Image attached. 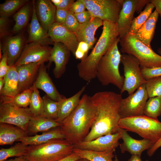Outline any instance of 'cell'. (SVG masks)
I'll return each instance as SVG.
<instances>
[{"label":"cell","mask_w":161,"mask_h":161,"mask_svg":"<svg viewBox=\"0 0 161 161\" xmlns=\"http://www.w3.org/2000/svg\"><path fill=\"white\" fill-rule=\"evenodd\" d=\"M127 161H148V160L143 161L141 158V156L137 155H132Z\"/></svg>","instance_id":"obj_53"},{"label":"cell","mask_w":161,"mask_h":161,"mask_svg":"<svg viewBox=\"0 0 161 161\" xmlns=\"http://www.w3.org/2000/svg\"><path fill=\"white\" fill-rule=\"evenodd\" d=\"M154 8L153 5L150 2L147 4L144 10L138 16L134 18L128 33L136 34L148 20Z\"/></svg>","instance_id":"obj_32"},{"label":"cell","mask_w":161,"mask_h":161,"mask_svg":"<svg viewBox=\"0 0 161 161\" xmlns=\"http://www.w3.org/2000/svg\"><path fill=\"white\" fill-rule=\"evenodd\" d=\"M0 123L12 124L27 131L28 123L34 116L29 108L17 106L9 97L0 96Z\"/></svg>","instance_id":"obj_8"},{"label":"cell","mask_w":161,"mask_h":161,"mask_svg":"<svg viewBox=\"0 0 161 161\" xmlns=\"http://www.w3.org/2000/svg\"><path fill=\"white\" fill-rule=\"evenodd\" d=\"M150 2V0H137L136 12L138 13H140L144 7Z\"/></svg>","instance_id":"obj_50"},{"label":"cell","mask_w":161,"mask_h":161,"mask_svg":"<svg viewBox=\"0 0 161 161\" xmlns=\"http://www.w3.org/2000/svg\"><path fill=\"white\" fill-rule=\"evenodd\" d=\"M27 0H7L0 4V16L8 17L28 1Z\"/></svg>","instance_id":"obj_35"},{"label":"cell","mask_w":161,"mask_h":161,"mask_svg":"<svg viewBox=\"0 0 161 161\" xmlns=\"http://www.w3.org/2000/svg\"><path fill=\"white\" fill-rule=\"evenodd\" d=\"M159 16L155 10L137 32L134 34L139 40L150 48H151V43L154 36Z\"/></svg>","instance_id":"obj_25"},{"label":"cell","mask_w":161,"mask_h":161,"mask_svg":"<svg viewBox=\"0 0 161 161\" xmlns=\"http://www.w3.org/2000/svg\"><path fill=\"white\" fill-rule=\"evenodd\" d=\"M69 10L56 9L55 22L62 24L65 21L69 13Z\"/></svg>","instance_id":"obj_45"},{"label":"cell","mask_w":161,"mask_h":161,"mask_svg":"<svg viewBox=\"0 0 161 161\" xmlns=\"http://www.w3.org/2000/svg\"><path fill=\"white\" fill-rule=\"evenodd\" d=\"M120 62L123 66L124 75L123 84L120 94L126 91L130 95L141 85L145 84L146 80L142 74L140 62L134 56L123 54L121 55Z\"/></svg>","instance_id":"obj_9"},{"label":"cell","mask_w":161,"mask_h":161,"mask_svg":"<svg viewBox=\"0 0 161 161\" xmlns=\"http://www.w3.org/2000/svg\"><path fill=\"white\" fill-rule=\"evenodd\" d=\"M32 14L28 29V41L30 43L35 42L48 45L54 44L47 32L39 22L36 14L35 1L33 0Z\"/></svg>","instance_id":"obj_21"},{"label":"cell","mask_w":161,"mask_h":161,"mask_svg":"<svg viewBox=\"0 0 161 161\" xmlns=\"http://www.w3.org/2000/svg\"><path fill=\"white\" fill-rule=\"evenodd\" d=\"M145 84L149 98L161 96V76L148 80Z\"/></svg>","instance_id":"obj_38"},{"label":"cell","mask_w":161,"mask_h":161,"mask_svg":"<svg viewBox=\"0 0 161 161\" xmlns=\"http://www.w3.org/2000/svg\"><path fill=\"white\" fill-rule=\"evenodd\" d=\"M2 44V51L6 52L7 62L10 66L14 65L20 56L24 48L25 38L22 34L4 38Z\"/></svg>","instance_id":"obj_18"},{"label":"cell","mask_w":161,"mask_h":161,"mask_svg":"<svg viewBox=\"0 0 161 161\" xmlns=\"http://www.w3.org/2000/svg\"><path fill=\"white\" fill-rule=\"evenodd\" d=\"M29 109L34 116H43L44 100L34 85L29 105Z\"/></svg>","instance_id":"obj_36"},{"label":"cell","mask_w":161,"mask_h":161,"mask_svg":"<svg viewBox=\"0 0 161 161\" xmlns=\"http://www.w3.org/2000/svg\"><path fill=\"white\" fill-rule=\"evenodd\" d=\"M61 124L55 120L44 116H33L28 123L27 132L35 134L38 132H44L52 129L60 127Z\"/></svg>","instance_id":"obj_28"},{"label":"cell","mask_w":161,"mask_h":161,"mask_svg":"<svg viewBox=\"0 0 161 161\" xmlns=\"http://www.w3.org/2000/svg\"><path fill=\"white\" fill-rule=\"evenodd\" d=\"M28 136L27 132L15 126L0 123V145H11L20 139Z\"/></svg>","instance_id":"obj_24"},{"label":"cell","mask_w":161,"mask_h":161,"mask_svg":"<svg viewBox=\"0 0 161 161\" xmlns=\"http://www.w3.org/2000/svg\"><path fill=\"white\" fill-rule=\"evenodd\" d=\"M41 63H32L16 66L19 79V93L33 86Z\"/></svg>","instance_id":"obj_20"},{"label":"cell","mask_w":161,"mask_h":161,"mask_svg":"<svg viewBox=\"0 0 161 161\" xmlns=\"http://www.w3.org/2000/svg\"><path fill=\"white\" fill-rule=\"evenodd\" d=\"M119 43L121 52L134 56L139 61L141 68L161 67V56L139 40L134 34L128 33L120 38Z\"/></svg>","instance_id":"obj_6"},{"label":"cell","mask_w":161,"mask_h":161,"mask_svg":"<svg viewBox=\"0 0 161 161\" xmlns=\"http://www.w3.org/2000/svg\"><path fill=\"white\" fill-rule=\"evenodd\" d=\"M86 88V86H83L73 96L68 98L66 97L58 102V117L55 121L61 123L73 112L79 104L80 97Z\"/></svg>","instance_id":"obj_26"},{"label":"cell","mask_w":161,"mask_h":161,"mask_svg":"<svg viewBox=\"0 0 161 161\" xmlns=\"http://www.w3.org/2000/svg\"><path fill=\"white\" fill-rule=\"evenodd\" d=\"M4 161H28L27 159L24 156H22L15 158L14 159L7 160Z\"/></svg>","instance_id":"obj_54"},{"label":"cell","mask_w":161,"mask_h":161,"mask_svg":"<svg viewBox=\"0 0 161 161\" xmlns=\"http://www.w3.org/2000/svg\"><path fill=\"white\" fill-rule=\"evenodd\" d=\"M86 7L83 0H77L72 4L70 9L75 14L79 13L85 11Z\"/></svg>","instance_id":"obj_47"},{"label":"cell","mask_w":161,"mask_h":161,"mask_svg":"<svg viewBox=\"0 0 161 161\" xmlns=\"http://www.w3.org/2000/svg\"><path fill=\"white\" fill-rule=\"evenodd\" d=\"M92 18L116 23L123 0H83Z\"/></svg>","instance_id":"obj_10"},{"label":"cell","mask_w":161,"mask_h":161,"mask_svg":"<svg viewBox=\"0 0 161 161\" xmlns=\"http://www.w3.org/2000/svg\"><path fill=\"white\" fill-rule=\"evenodd\" d=\"M70 52L63 44L61 43H54L47 66L49 67L52 62L55 63V67L53 72L55 78H60L65 72Z\"/></svg>","instance_id":"obj_15"},{"label":"cell","mask_w":161,"mask_h":161,"mask_svg":"<svg viewBox=\"0 0 161 161\" xmlns=\"http://www.w3.org/2000/svg\"><path fill=\"white\" fill-rule=\"evenodd\" d=\"M73 145L65 139H55L28 146L24 156L28 161H57L73 152Z\"/></svg>","instance_id":"obj_5"},{"label":"cell","mask_w":161,"mask_h":161,"mask_svg":"<svg viewBox=\"0 0 161 161\" xmlns=\"http://www.w3.org/2000/svg\"><path fill=\"white\" fill-rule=\"evenodd\" d=\"M73 152L80 158H86L91 161H114L113 151H94L74 148Z\"/></svg>","instance_id":"obj_31"},{"label":"cell","mask_w":161,"mask_h":161,"mask_svg":"<svg viewBox=\"0 0 161 161\" xmlns=\"http://www.w3.org/2000/svg\"><path fill=\"white\" fill-rule=\"evenodd\" d=\"M35 7L38 20L48 32L49 27L55 22L56 8L49 0H37L35 1Z\"/></svg>","instance_id":"obj_22"},{"label":"cell","mask_w":161,"mask_h":161,"mask_svg":"<svg viewBox=\"0 0 161 161\" xmlns=\"http://www.w3.org/2000/svg\"><path fill=\"white\" fill-rule=\"evenodd\" d=\"M120 131L101 136L92 140L82 141L73 145L74 148L94 151H113L119 146Z\"/></svg>","instance_id":"obj_13"},{"label":"cell","mask_w":161,"mask_h":161,"mask_svg":"<svg viewBox=\"0 0 161 161\" xmlns=\"http://www.w3.org/2000/svg\"><path fill=\"white\" fill-rule=\"evenodd\" d=\"M145 84L126 98H122L119 111L121 118L144 115L145 106L148 98Z\"/></svg>","instance_id":"obj_11"},{"label":"cell","mask_w":161,"mask_h":161,"mask_svg":"<svg viewBox=\"0 0 161 161\" xmlns=\"http://www.w3.org/2000/svg\"><path fill=\"white\" fill-rule=\"evenodd\" d=\"M157 51L159 54L161 56V47L157 49Z\"/></svg>","instance_id":"obj_57"},{"label":"cell","mask_w":161,"mask_h":161,"mask_svg":"<svg viewBox=\"0 0 161 161\" xmlns=\"http://www.w3.org/2000/svg\"><path fill=\"white\" fill-rule=\"evenodd\" d=\"M52 48L48 45L38 42L26 44L14 65L18 66L30 63L49 61Z\"/></svg>","instance_id":"obj_12"},{"label":"cell","mask_w":161,"mask_h":161,"mask_svg":"<svg viewBox=\"0 0 161 161\" xmlns=\"http://www.w3.org/2000/svg\"><path fill=\"white\" fill-rule=\"evenodd\" d=\"M150 2L153 5L155 10L161 18V0H150Z\"/></svg>","instance_id":"obj_52"},{"label":"cell","mask_w":161,"mask_h":161,"mask_svg":"<svg viewBox=\"0 0 161 161\" xmlns=\"http://www.w3.org/2000/svg\"><path fill=\"white\" fill-rule=\"evenodd\" d=\"M144 115L158 119L161 115V96L149 98L145 105Z\"/></svg>","instance_id":"obj_34"},{"label":"cell","mask_w":161,"mask_h":161,"mask_svg":"<svg viewBox=\"0 0 161 161\" xmlns=\"http://www.w3.org/2000/svg\"><path fill=\"white\" fill-rule=\"evenodd\" d=\"M123 142L119 145L121 152L126 151L132 155H141L144 151L149 149L154 144L150 141L145 139L137 140L131 137L126 130L119 128Z\"/></svg>","instance_id":"obj_16"},{"label":"cell","mask_w":161,"mask_h":161,"mask_svg":"<svg viewBox=\"0 0 161 161\" xmlns=\"http://www.w3.org/2000/svg\"><path fill=\"white\" fill-rule=\"evenodd\" d=\"M80 158L79 156L73 152L69 155L57 161H76Z\"/></svg>","instance_id":"obj_51"},{"label":"cell","mask_w":161,"mask_h":161,"mask_svg":"<svg viewBox=\"0 0 161 161\" xmlns=\"http://www.w3.org/2000/svg\"><path fill=\"white\" fill-rule=\"evenodd\" d=\"M118 126L127 131L135 133L154 144L161 137V122L145 115L121 118Z\"/></svg>","instance_id":"obj_7"},{"label":"cell","mask_w":161,"mask_h":161,"mask_svg":"<svg viewBox=\"0 0 161 161\" xmlns=\"http://www.w3.org/2000/svg\"><path fill=\"white\" fill-rule=\"evenodd\" d=\"M77 49L81 52L86 58L87 56L88 52L90 49L87 43L84 41H81L79 42Z\"/></svg>","instance_id":"obj_48"},{"label":"cell","mask_w":161,"mask_h":161,"mask_svg":"<svg viewBox=\"0 0 161 161\" xmlns=\"http://www.w3.org/2000/svg\"><path fill=\"white\" fill-rule=\"evenodd\" d=\"M76 161H91V160L86 159L84 158H80Z\"/></svg>","instance_id":"obj_56"},{"label":"cell","mask_w":161,"mask_h":161,"mask_svg":"<svg viewBox=\"0 0 161 161\" xmlns=\"http://www.w3.org/2000/svg\"><path fill=\"white\" fill-rule=\"evenodd\" d=\"M101 34L90 54L77 65L78 74L89 82L96 78L98 63L119 37L117 23L103 21Z\"/></svg>","instance_id":"obj_3"},{"label":"cell","mask_w":161,"mask_h":161,"mask_svg":"<svg viewBox=\"0 0 161 161\" xmlns=\"http://www.w3.org/2000/svg\"><path fill=\"white\" fill-rule=\"evenodd\" d=\"M55 139H65L60 127L52 129L41 134H36L34 136H27L19 139L18 141L28 145H38L45 143Z\"/></svg>","instance_id":"obj_27"},{"label":"cell","mask_w":161,"mask_h":161,"mask_svg":"<svg viewBox=\"0 0 161 161\" xmlns=\"http://www.w3.org/2000/svg\"><path fill=\"white\" fill-rule=\"evenodd\" d=\"M114 161H119L117 157V156L116 155L115 156V159Z\"/></svg>","instance_id":"obj_58"},{"label":"cell","mask_w":161,"mask_h":161,"mask_svg":"<svg viewBox=\"0 0 161 161\" xmlns=\"http://www.w3.org/2000/svg\"><path fill=\"white\" fill-rule=\"evenodd\" d=\"M8 17L0 16V38L9 36L8 30Z\"/></svg>","instance_id":"obj_44"},{"label":"cell","mask_w":161,"mask_h":161,"mask_svg":"<svg viewBox=\"0 0 161 161\" xmlns=\"http://www.w3.org/2000/svg\"><path fill=\"white\" fill-rule=\"evenodd\" d=\"M161 147V137L151 148L148 150L147 151L148 155L150 157L152 156L157 150Z\"/></svg>","instance_id":"obj_49"},{"label":"cell","mask_w":161,"mask_h":161,"mask_svg":"<svg viewBox=\"0 0 161 161\" xmlns=\"http://www.w3.org/2000/svg\"><path fill=\"white\" fill-rule=\"evenodd\" d=\"M74 15L79 23L81 24L87 23L92 18L91 13L88 10L79 13H74Z\"/></svg>","instance_id":"obj_46"},{"label":"cell","mask_w":161,"mask_h":161,"mask_svg":"<svg viewBox=\"0 0 161 161\" xmlns=\"http://www.w3.org/2000/svg\"><path fill=\"white\" fill-rule=\"evenodd\" d=\"M48 33L54 43L63 44L74 55L79 42L74 33L62 25L55 22L49 27Z\"/></svg>","instance_id":"obj_14"},{"label":"cell","mask_w":161,"mask_h":161,"mask_svg":"<svg viewBox=\"0 0 161 161\" xmlns=\"http://www.w3.org/2000/svg\"><path fill=\"white\" fill-rule=\"evenodd\" d=\"M96 113L91 96L84 94L75 109L61 123L65 139L73 145L83 141L94 123Z\"/></svg>","instance_id":"obj_2"},{"label":"cell","mask_w":161,"mask_h":161,"mask_svg":"<svg viewBox=\"0 0 161 161\" xmlns=\"http://www.w3.org/2000/svg\"><path fill=\"white\" fill-rule=\"evenodd\" d=\"M2 51V55L0 61V78L5 76L10 67L7 64V53L4 51Z\"/></svg>","instance_id":"obj_42"},{"label":"cell","mask_w":161,"mask_h":161,"mask_svg":"<svg viewBox=\"0 0 161 161\" xmlns=\"http://www.w3.org/2000/svg\"><path fill=\"white\" fill-rule=\"evenodd\" d=\"M103 24V21L97 18H93L86 23L80 24L79 29L74 33L78 42L86 43L91 49L97 40L95 37V32Z\"/></svg>","instance_id":"obj_23"},{"label":"cell","mask_w":161,"mask_h":161,"mask_svg":"<svg viewBox=\"0 0 161 161\" xmlns=\"http://www.w3.org/2000/svg\"><path fill=\"white\" fill-rule=\"evenodd\" d=\"M31 10V5L27 3L14 14L13 18L15 24L12 30L13 32L17 33L26 26L29 20Z\"/></svg>","instance_id":"obj_30"},{"label":"cell","mask_w":161,"mask_h":161,"mask_svg":"<svg viewBox=\"0 0 161 161\" xmlns=\"http://www.w3.org/2000/svg\"><path fill=\"white\" fill-rule=\"evenodd\" d=\"M96 109L95 120L83 141L93 140L101 136L118 132L121 118L120 108L121 94L112 91L98 92L91 96Z\"/></svg>","instance_id":"obj_1"},{"label":"cell","mask_w":161,"mask_h":161,"mask_svg":"<svg viewBox=\"0 0 161 161\" xmlns=\"http://www.w3.org/2000/svg\"><path fill=\"white\" fill-rule=\"evenodd\" d=\"M19 94V79L16 67L10 66L5 76L4 86L0 91V96L13 98Z\"/></svg>","instance_id":"obj_29"},{"label":"cell","mask_w":161,"mask_h":161,"mask_svg":"<svg viewBox=\"0 0 161 161\" xmlns=\"http://www.w3.org/2000/svg\"><path fill=\"white\" fill-rule=\"evenodd\" d=\"M56 9L69 10L75 1L73 0H51Z\"/></svg>","instance_id":"obj_43"},{"label":"cell","mask_w":161,"mask_h":161,"mask_svg":"<svg viewBox=\"0 0 161 161\" xmlns=\"http://www.w3.org/2000/svg\"><path fill=\"white\" fill-rule=\"evenodd\" d=\"M5 82V77L3 78H0V91L3 88Z\"/></svg>","instance_id":"obj_55"},{"label":"cell","mask_w":161,"mask_h":161,"mask_svg":"<svg viewBox=\"0 0 161 161\" xmlns=\"http://www.w3.org/2000/svg\"><path fill=\"white\" fill-rule=\"evenodd\" d=\"M28 146L20 142L8 148H1L0 149V161H4L8 158L24 156Z\"/></svg>","instance_id":"obj_33"},{"label":"cell","mask_w":161,"mask_h":161,"mask_svg":"<svg viewBox=\"0 0 161 161\" xmlns=\"http://www.w3.org/2000/svg\"><path fill=\"white\" fill-rule=\"evenodd\" d=\"M42 98L44 100L43 116L55 121L58 117V102L51 99L46 94Z\"/></svg>","instance_id":"obj_37"},{"label":"cell","mask_w":161,"mask_h":161,"mask_svg":"<svg viewBox=\"0 0 161 161\" xmlns=\"http://www.w3.org/2000/svg\"><path fill=\"white\" fill-rule=\"evenodd\" d=\"M142 75L146 80L157 77L161 76V67L152 68H141Z\"/></svg>","instance_id":"obj_41"},{"label":"cell","mask_w":161,"mask_h":161,"mask_svg":"<svg viewBox=\"0 0 161 161\" xmlns=\"http://www.w3.org/2000/svg\"><path fill=\"white\" fill-rule=\"evenodd\" d=\"M33 91V86L12 98L13 102L19 107L23 108L28 107L30 104Z\"/></svg>","instance_id":"obj_39"},{"label":"cell","mask_w":161,"mask_h":161,"mask_svg":"<svg viewBox=\"0 0 161 161\" xmlns=\"http://www.w3.org/2000/svg\"><path fill=\"white\" fill-rule=\"evenodd\" d=\"M62 25L74 33L79 29L80 24L76 18L74 13L70 9L65 21Z\"/></svg>","instance_id":"obj_40"},{"label":"cell","mask_w":161,"mask_h":161,"mask_svg":"<svg viewBox=\"0 0 161 161\" xmlns=\"http://www.w3.org/2000/svg\"><path fill=\"white\" fill-rule=\"evenodd\" d=\"M44 63L40 66L37 77L34 85L37 89L43 91L51 99L59 102L66 98L58 91L47 71V67Z\"/></svg>","instance_id":"obj_17"},{"label":"cell","mask_w":161,"mask_h":161,"mask_svg":"<svg viewBox=\"0 0 161 161\" xmlns=\"http://www.w3.org/2000/svg\"><path fill=\"white\" fill-rule=\"evenodd\" d=\"M137 0H123L122 8L116 23L119 37L122 38L129 32L136 12Z\"/></svg>","instance_id":"obj_19"},{"label":"cell","mask_w":161,"mask_h":161,"mask_svg":"<svg viewBox=\"0 0 161 161\" xmlns=\"http://www.w3.org/2000/svg\"><path fill=\"white\" fill-rule=\"evenodd\" d=\"M120 40L119 37L100 60L96 77L102 85L106 86L111 84L121 90L124 77L121 75L119 70L121 55L118 47Z\"/></svg>","instance_id":"obj_4"}]
</instances>
